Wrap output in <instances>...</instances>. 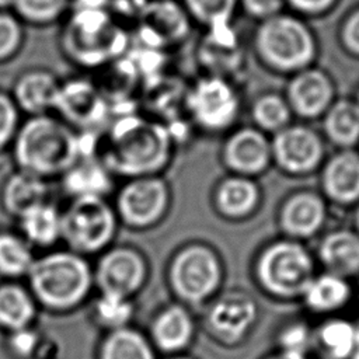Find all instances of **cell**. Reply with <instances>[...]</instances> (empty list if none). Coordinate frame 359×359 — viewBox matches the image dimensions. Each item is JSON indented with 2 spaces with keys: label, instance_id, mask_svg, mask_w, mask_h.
<instances>
[{
  "label": "cell",
  "instance_id": "4fadbf2b",
  "mask_svg": "<svg viewBox=\"0 0 359 359\" xmlns=\"http://www.w3.org/2000/svg\"><path fill=\"white\" fill-rule=\"evenodd\" d=\"M53 111L77 132H100L111 122L108 100L98 84L87 79L60 83Z\"/></svg>",
  "mask_w": 359,
  "mask_h": 359
},
{
  "label": "cell",
  "instance_id": "7bdbcfd3",
  "mask_svg": "<svg viewBox=\"0 0 359 359\" xmlns=\"http://www.w3.org/2000/svg\"><path fill=\"white\" fill-rule=\"evenodd\" d=\"M342 41L349 52L359 56V10L348 18L342 31Z\"/></svg>",
  "mask_w": 359,
  "mask_h": 359
},
{
  "label": "cell",
  "instance_id": "cb8c5ba5",
  "mask_svg": "<svg viewBox=\"0 0 359 359\" xmlns=\"http://www.w3.org/2000/svg\"><path fill=\"white\" fill-rule=\"evenodd\" d=\"M195 334L196 320L192 310L178 302L164 306L150 324L151 344L167 353H178L187 349Z\"/></svg>",
  "mask_w": 359,
  "mask_h": 359
},
{
  "label": "cell",
  "instance_id": "4316f807",
  "mask_svg": "<svg viewBox=\"0 0 359 359\" xmlns=\"http://www.w3.org/2000/svg\"><path fill=\"white\" fill-rule=\"evenodd\" d=\"M321 135L334 149L359 147V109L351 98H337L321 116Z\"/></svg>",
  "mask_w": 359,
  "mask_h": 359
},
{
  "label": "cell",
  "instance_id": "52a82bcc",
  "mask_svg": "<svg viewBox=\"0 0 359 359\" xmlns=\"http://www.w3.org/2000/svg\"><path fill=\"white\" fill-rule=\"evenodd\" d=\"M119 227L115 208L107 198H72L62 209V240L84 257L109 248Z\"/></svg>",
  "mask_w": 359,
  "mask_h": 359
},
{
  "label": "cell",
  "instance_id": "5b68a950",
  "mask_svg": "<svg viewBox=\"0 0 359 359\" xmlns=\"http://www.w3.org/2000/svg\"><path fill=\"white\" fill-rule=\"evenodd\" d=\"M167 280L178 303L191 310L205 307L224 289L226 264L212 244L189 241L171 257Z\"/></svg>",
  "mask_w": 359,
  "mask_h": 359
},
{
  "label": "cell",
  "instance_id": "9c48e42d",
  "mask_svg": "<svg viewBox=\"0 0 359 359\" xmlns=\"http://www.w3.org/2000/svg\"><path fill=\"white\" fill-rule=\"evenodd\" d=\"M188 121L209 135H226L237 126L241 115V97L231 80L203 76L185 93Z\"/></svg>",
  "mask_w": 359,
  "mask_h": 359
},
{
  "label": "cell",
  "instance_id": "816d5d0a",
  "mask_svg": "<svg viewBox=\"0 0 359 359\" xmlns=\"http://www.w3.org/2000/svg\"><path fill=\"white\" fill-rule=\"evenodd\" d=\"M170 359H191V358H187V356H174V358H170Z\"/></svg>",
  "mask_w": 359,
  "mask_h": 359
},
{
  "label": "cell",
  "instance_id": "74e56055",
  "mask_svg": "<svg viewBox=\"0 0 359 359\" xmlns=\"http://www.w3.org/2000/svg\"><path fill=\"white\" fill-rule=\"evenodd\" d=\"M236 0H185V10L209 28L230 21Z\"/></svg>",
  "mask_w": 359,
  "mask_h": 359
},
{
  "label": "cell",
  "instance_id": "b9f144b4",
  "mask_svg": "<svg viewBox=\"0 0 359 359\" xmlns=\"http://www.w3.org/2000/svg\"><path fill=\"white\" fill-rule=\"evenodd\" d=\"M149 0H108L111 15L123 20H139Z\"/></svg>",
  "mask_w": 359,
  "mask_h": 359
},
{
  "label": "cell",
  "instance_id": "681fc988",
  "mask_svg": "<svg viewBox=\"0 0 359 359\" xmlns=\"http://www.w3.org/2000/svg\"><path fill=\"white\" fill-rule=\"evenodd\" d=\"M355 302L358 303L359 307V279L355 282Z\"/></svg>",
  "mask_w": 359,
  "mask_h": 359
},
{
  "label": "cell",
  "instance_id": "f907efd6",
  "mask_svg": "<svg viewBox=\"0 0 359 359\" xmlns=\"http://www.w3.org/2000/svg\"><path fill=\"white\" fill-rule=\"evenodd\" d=\"M353 101H355V104H356V107H358V109H359V90H358V93H356Z\"/></svg>",
  "mask_w": 359,
  "mask_h": 359
},
{
  "label": "cell",
  "instance_id": "f1b7e54d",
  "mask_svg": "<svg viewBox=\"0 0 359 359\" xmlns=\"http://www.w3.org/2000/svg\"><path fill=\"white\" fill-rule=\"evenodd\" d=\"M49 201V184L46 178L17 170L3 184L1 203L6 212L20 217L31 208Z\"/></svg>",
  "mask_w": 359,
  "mask_h": 359
},
{
  "label": "cell",
  "instance_id": "e575fe53",
  "mask_svg": "<svg viewBox=\"0 0 359 359\" xmlns=\"http://www.w3.org/2000/svg\"><path fill=\"white\" fill-rule=\"evenodd\" d=\"M135 314L132 299L98 293L91 306V318L107 331L129 327Z\"/></svg>",
  "mask_w": 359,
  "mask_h": 359
},
{
  "label": "cell",
  "instance_id": "60d3db41",
  "mask_svg": "<svg viewBox=\"0 0 359 359\" xmlns=\"http://www.w3.org/2000/svg\"><path fill=\"white\" fill-rule=\"evenodd\" d=\"M39 345H41V335L32 325L10 332L8 346L18 356L27 358L32 355Z\"/></svg>",
  "mask_w": 359,
  "mask_h": 359
},
{
  "label": "cell",
  "instance_id": "44dd1931",
  "mask_svg": "<svg viewBox=\"0 0 359 359\" xmlns=\"http://www.w3.org/2000/svg\"><path fill=\"white\" fill-rule=\"evenodd\" d=\"M313 252L318 269L353 282L359 279V233L353 227L325 229Z\"/></svg>",
  "mask_w": 359,
  "mask_h": 359
},
{
  "label": "cell",
  "instance_id": "c3c4849f",
  "mask_svg": "<svg viewBox=\"0 0 359 359\" xmlns=\"http://www.w3.org/2000/svg\"><path fill=\"white\" fill-rule=\"evenodd\" d=\"M14 0H0V11H6L7 8H13Z\"/></svg>",
  "mask_w": 359,
  "mask_h": 359
},
{
  "label": "cell",
  "instance_id": "ffe728a7",
  "mask_svg": "<svg viewBox=\"0 0 359 359\" xmlns=\"http://www.w3.org/2000/svg\"><path fill=\"white\" fill-rule=\"evenodd\" d=\"M189 32V14L172 0H149L139 17V39L143 45L164 49L178 43Z\"/></svg>",
  "mask_w": 359,
  "mask_h": 359
},
{
  "label": "cell",
  "instance_id": "db71d44e",
  "mask_svg": "<svg viewBox=\"0 0 359 359\" xmlns=\"http://www.w3.org/2000/svg\"><path fill=\"white\" fill-rule=\"evenodd\" d=\"M358 150H359V147H358Z\"/></svg>",
  "mask_w": 359,
  "mask_h": 359
},
{
  "label": "cell",
  "instance_id": "8d00e7d4",
  "mask_svg": "<svg viewBox=\"0 0 359 359\" xmlns=\"http://www.w3.org/2000/svg\"><path fill=\"white\" fill-rule=\"evenodd\" d=\"M69 4L70 0H14L13 10L21 20L43 25L62 17Z\"/></svg>",
  "mask_w": 359,
  "mask_h": 359
},
{
  "label": "cell",
  "instance_id": "836d02e7",
  "mask_svg": "<svg viewBox=\"0 0 359 359\" xmlns=\"http://www.w3.org/2000/svg\"><path fill=\"white\" fill-rule=\"evenodd\" d=\"M34 247L14 231H0V275L7 279L27 276L34 261Z\"/></svg>",
  "mask_w": 359,
  "mask_h": 359
},
{
  "label": "cell",
  "instance_id": "d6986e66",
  "mask_svg": "<svg viewBox=\"0 0 359 359\" xmlns=\"http://www.w3.org/2000/svg\"><path fill=\"white\" fill-rule=\"evenodd\" d=\"M262 202L264 191L257 178L227 172L212 191L213 210L220 219L231 223L252 219L259 212Z\"/></svg>",
  "mask_w": 359,
  "mask_h": 359
},
{
  "label": "cell",
  "instance_id": "bcb514c9",
  "mask_svg": "<svg viewBox=\"0 0 359 359\" xmlns=\"http://www.w3.org/2000/svg\"><path fill=\"white\" fill-rule=\"evenodd\" d=\"M259 359H313L310 355L299 353V352H289V351H282V349H275L265 353Z\"/></svg>",
  "mask_w": 359,
  "mask_h": 359
},
{
  "label": "cell",
  "instance_id": "ee69618b",
  "mask_svg": "<svg viewBox=\"0 0 359 359\" xmlns=\"http://www.w3.org/2000/svg\"><path fill=\"white\" fill-rule=\"evenodd\" d=\"M248 13L257 17H272L276 15L283 4V0H243Z\"/></svg>",
  "mask_w": 359,
  "mask_h": 359
},
{
  "label": "cell",
  "instance_id": "277c9868",
  "mask_svg": "<svg viewBox=\"0 0 359 359\" xmlns=\"http://www.w3.org/2000/svg\"><path fill=\"white\" fill-rule=\"evenodd\" d=\"M27 279L38 306L53 313L76 310L94 289L93 265L69 248L50 250L36 257Z\"/></svg>",
  "mask_w": 359,
  "mask_h": 359
},
{
  "label": "cell",
  "instance_id": "30bf717a",
  "mask_svg": "<svg viewBox=\"0 0 359 359\" xmlns=\"http://www.w3.org/2000/svg\"><path fill=\"white\" fill-rule=\"evenodd\" d=\"M203 309V328L223 348L233 349L244 345L259 323L258 300L241 287L223 289Z\"/></svg>",
  "mask_w": 359,
  "mask_h": 359
},
{
  "label": "cell",
  "instance_id": "ab89813d",
  "mask_svg": "<svg viewBox=\"0 0 359 359\" xmlns=\"http://www.w3.org/2000/svg\"><path fill=\"white\" fill-rule=\"evenodd\" d=\"M20 125V108L10 94L0 91V151L13 144Z\"/></svg>",
  "mask_w": 359,
  "mask_h": 359
},
{
  "label": "cell",
  "instance_id": "2e32d148",
  "mask_svg": "<svg viewBox=\"0 0 359 359\" xmlns=\"http://www.w3.org/2000/svg\"><path fill=\"white\" fill-rule=\"evenodd\" d=\"M220 163L229 174L259 178L272 168L271 136L252 125H237L224 135Z\"/></svg>",
  "mask_w": 359,
  "mask_h": 359
},
{
  "label": "cell",
  "instance_id": "7402d4cb",
  "mask_svg": "<svg viewBox=\"0 0 359 359\" xmlns=\"http://www.w3.org/2000/svg\"><path fill=\"white\" fill-rule=\"evenodd\" d=\"M352 302H355V282L321 269L299 300L304 311L318 320L342 314Z\"/></svg>",
  "mask_w": 359,
  "mask_h": 359
},
{
  "label": "cell",
  "instance_id": "5bb4252c",
  "mask_svg": "<svg viewBox=\"0 0 359 359\" xmlns=\"http://www.w3.org/2000/svg\"><path fill=\"white\" fill-rule=\"evenodd\" d=\"M93 272L98 293L132 299L146 285L149 264L137 248L118 245L101 252Z\"/></svg>",
  "mask_w": 359,
  "mask_h": 359
},
{
  "label": "cell",
  "instance_id": "d6a6232c",
  "mask_svg": "<svg viewBox=\"0 0 359 359\" xmlns=\"http://www.w3.org/2000/svg\"><path fill=\"white\" fill-rule=\"evenodd\" d=\"M101 359H154L153 345L136 328L123 327L108 331L101 344Z\"/></svg>",
  "mask_w": 359,
  "mask_h": 359
},
{
  "label": "cell",
  "instance_id": "e0dca14e",
  "mask_svg": "<svg viewBox=\"0 0 359 359\" xmlns=\"http://www.w3.org/2000/svg\"><path fill=\"white\" fill-rule=\"evenodd\" d=\"M318 191L330 206L353 209L359 203V150L335 149L318 170Z\"/></svg>",
  "mask_w": 359,
  "mask_h": 359
},
{
  "label": "cell",
  "instance_id": "f35d334b",
  "mask_svg": "<svg viewBox=\"0 0 359 359\" xmlns=\"http://www.w3.org/2000/svg\"><path fill=\"white\" fill-rule=\"evenodd\" d=\"M24 31L17 15L0 11V63L11 59L21 48Z\"/></svg>",
  "mask_w": 359,
  "mask_h": 359
},
{
  "label": "cell",
  "instance_id": "4dcf8cb0",
  "mask_svg": "<svg viewBox=\"0 0 359 359\" xmlns=\"http://www.w3.org/2000/svg\"><path fill=\"white\" fill-rule=\"evenodd\" d=\"M38 314V303L28 286L14 280L0 285V327L8 332L31 327Z\"/></svg>",
  "mask_w": 359,
  "mask_h": 359
},
{
  "label": "cell",
  "instance_id": "1f68e13d",
  "mask_svg": "<svg viewBox=\"0 0 359 359\" xmlns=\"http://www.w3.org/2000/svg\"><path fill=\"white\" fill-rule=\"evenodd\" d=\"M251 125L273 136L294 121L293 112L283 94L268 91L258 95L250 105Z\"/></svg>",
  "mask_w": 359,
  "mask_h": 359
},
{
  "label": "cell",
  "instance_id": "7c38bea8",
  "mask_svg": "<svg viewBox=\"0 0 359 359\" xmlns=\"http://www.w3.org/2000/svg\"><path fill=\"white\" fill-rule=\"evenodd\" d=\"M171 192L160 175L129 178L118 191L115 210L119 222L133 230H146L158 224L170 209Z\"/></svg>",
  "mask_w": 359,
  "mask_h": 359
},
{
  "label": "cell",
  "instance_id": "f546056e",
  "mask_svg": "<svg viewBox=\"0 0 359 359\" xmlns=\"http://www.w3.org/2000/svg\"><path fill=\"white\" fill-rule=\"evenodd\" d=\"M17 220L20 234L32 247L48 250L62 240V209L50 201L31 208Z\"/></svg>",
  "mask_w": 359,
  "mask_h": 359
},
{
  "label": "cell",
  "instance_id": "ba28073f",
  "mask_svg": "<svg viewBox=\"0 0 359 359\" xmlns=\"http://www.w3.org/2000/svg\"><path fill=\"white\" fill-rule=\"evenodd\" d=\"M262 62L278 73L294 74L310 67L316 56L314 38L294 17L272 15L259 27L255 38Z\"/></svg>",
  "mask_w": 359,
  "mask_h": 359
},
{
  "label": "cell",
  "instance_id": "8992f818",
  "mask_svg": "<svg viewBox=\"0 0 359 359\" xmlns=\"http://www.w3.org/2000/svg\"><path fill=\"white\" fill-rule=\"evenodd\" d=\"M62 36L69 57L88 67L119 59L128 46L125 31L114 22L108 8H73Z\"/></svg>",
  "mask_w": 359,
  "mask_h": 359
},
{
  "label": "cell",
  "instance_id": "603a6c76",
  "mask_svg": "<svg viewBox=\"0 0 359 359\" xmlns=\"http://www.w3.org/2000/svg\"><path fill=\"white\" fill-rule=\"evenodd\" d=\"M359 353V323L332 316L313 325V359H353Z\"/></svg>",
  "mask_w": 359,
  "mask_h": 359
},
{
  "label": "cell",
  "instance_id": "9a60e30c",
  "mask_svg": "<svg viewBox=\"0 0 359 359\" xmlns=\"http://www.w3.org/2000/svg\"><path fill=\"white\" fill-rule=\"evenodd\" d=\"M330 203L318 189L299 188L289 192L276 208L279 236L307 243L325 230Z\"/></svg>",
  "mask_w": 359,
  "mask_h": 359
},
{
  "label": "cell",
  "instance_id": "d4e9b609",
  "mask_svg": "<svg viewBox=\"0 0 359 359\" xmlns=\"http://www.w3.org/2000/svg\"><path fill=\"white\" fill-rule=\"evenodd\" d=\"M60 180L70 198H107L114 188V174L100 156L79 158L60 175Z\"/></svg>",
  "mask_w": 359,
  "mask_h": 359
},
{
  "label": "cell",
  "instance_id": "8fae6325",
  "mask_svg": "<svg viewBox=\"0 0 359 359\" xmlns=\"http://www.w3.org/2000/svg\"><path fill=\"white\" fill-rule=\"evenodd\" d=\"M272 167L292 178L317 174L327 157V143L320 130L307 122H292L273 136Z\"/></svg>",
  "mask_w": 359,
  "mask_h": 359
},
{
  "label": "cell",
  "instance_id": "ac0fdd59",
  "mask_svg": "<svg viewBox=\"0 0 359 359\" xmlns=\"http://www.w3.org/2000/svg\"><path fill=\"white\" fill-rule=\"evenodd\" d=\"M283 95L293 116L309 122L321 119L337 100V90L325 72L310 66L292 74Z\"/></svg>",
  "mask_w": 359,
  "mask_h": 359
},
{
  "label": "cell",
  "instance_id": "7dc6e473",
  "mask_svg": "<svg viewBox=\"0 0 359 359\" xmlns=\"http://www.w3.org/2000/svg\"><path fill=\"white\" fill-rule=\"evenodd\" d=\"M352 227L359 233V203L353 208V226Z\"/></svg>",
  "mask_w": 359,
  "mask_h": 359
},
{
  "label": "cell",
  "instance_id": "3957f363",
  "mask_svg": "<svg viewBox=\"0 0 359 359\" xmlns=\"http://www.w3.org/2000/svg\"><path fill=\"white\" fill-rule=\"evenodd\" d=\"M11 146L18 170L46 180L60 177L80 158L79 132L50 114L25 119Z\"/></svg>",
  "mask_w": 359,
  "mask_h": 359
},
{
  "label": "cell",
  "instance_id": "83f0119b",
  "mask_svg": "<svg viewBox=\"0 0 359 359\" xmlns=\"http://www.w3.org/2000/svg\"><path fill=\"white\" fill-rule=\"evenodd\" d=\"M206 36L201 49L202 62L208 66L209 74L230 80L229 76L236 73L243 62L236 35L226 24L210 27Z\"/></svg>",
  "mask_w": 359,
  "mask_h": 359
},
{
  "label": "cell",
  "instance_id": "6da1fadb",
  "mask_svg": "<svg viewBox=\"0 0 359 359\" xmlns=\"http://www.w3.org/2000/svg\"><path fill=\"white\" fill-rule=\"evenodd\" d=\"M175 142L160 121L126 114L112 119L101 137L98 156L115 175H160L168 165Z\"/></svg>",
  "mask_w": 359,
  "mask_h": 359
},
{
  "label": "cell",
  "instance_id": "484cf974",
  "mask_svg": "<svg viewBox=\"0 0 359 359\" xmlns=\"http://www.w3.org/2000/svg\"><path fill=\"white\" fill-rule=\"evenodd\" d=\"M60 81L48 70H29L21 74L13 90V100L20 111L29 116L53 111Z\"/></svg>",
  "mask_w": 359,
  "mask_h": 359
},
{
  "label": "cell",
  "instance_id": "f5cc1de1",
  "mask_svg": "<svg viewBox=\"0 0 359 359\" xmlns=\"http://www.w3.org/2000/svg\"><path fill=\"white\" fill-rule=\"evenodd\" d=\"M353 359H359V353H356V356Z\"/></svg>",
  "mask_w": 359,
  "mask_h": 359
},
{
  "label": "cell",
  "instance_id": "7a4b0ae2",
  "mask_svg": "<svg viewBox=\"0 0 359 359\" xmlns=\"http://www.w3.org/2000/svg\"><path fill=\"white\" fill-rule=\"evenodd\" d=\"M317 272L314 252L307 244L283 236L262 243L250 268L258 292L279 303L299 302Z\"/></svg>",
  "mask_w": 359,
  "mask_h": 359
},
{
  "label": "cell",
  "instance_id": "d590c367",
  "mask_svg": "<svg viewBox=\"0 0 359 359\" xmlns=\"http://www.w3.org/2000/svg\"><path fill=\"white\" fill-rule=\"evenodd\" d=\"M313 325L314 324L304 317H287L286 320L280 321L273 331L275 349L310 355Z\"/></svg>",
  "mask_w": 359,
  "mask_h": 359
},
{
  "label": "cell",
  "instance_id": "f6af8a7d",
  "mask_svg": "<svg viewBox=\"0 0 359 359\" xmlns=\"http://www.w3.org/2000/svg\"><path fill=\"white\" fill-rule=\"evenodd\" d=\"M289 3L299 11L316 14L328 8L334 0H289Z\"/></svg>",
  "mask_w": 359,
  "mask_h": 359
}]
</instances>
